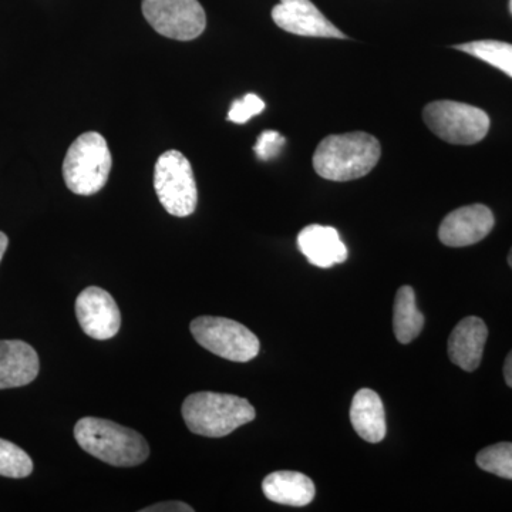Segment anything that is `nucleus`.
I'll use <instances>...</instances> for the list:
<instances>
[{
  "instance_id": "1",
  "label": "nucleus",
  "mask_w": 512,
  "mask_h": 512,
  "mask_svg": "<svg viewBox=\"0 0 512 512\" xmlns=\"http://www.w3.org/2000/svg\"><path fill=\"white\" fill-rule=\"evenodd\" d=\"M74 439L90 456L114 467H136L150 456L140 433L114 421L84 417L74 427Z\"/></svg>"
},
{
  "instance_id": "2",
  "label": "nucleus",
  "mask_w": 512,
  "mask_h": 512,
  "mask_svg": "<svg viewBox=\"0 0 512 512\" xmlns=\"http://www.w3.org/2000/svg\"><path fill=\"white\" fill-rule=\"evenodd\" d=\"M379 140L367 133L329 136L316 148L313 167L329 181H352L365 177L379 163Z\"/></svg>"
},
{
  "instance_id": "3",
  "label": "nucleus",
  "mask_w": 512,
  "mask_h": 512,
  "mask_svg": "<svg viewBox=\"0 0 512 512\" xmlns=\"http://www.w3.org/2000/svg\"><path fill=\"white\" fill-rule=\"evenodd\" d=\"M183 417L198 436L220 439L255 420L254 406L247 399L214 392H198L184 400Z\"/></svg>"
},
{
  "instance_id": "4",
  "label": "nucleus",
  "mask_w": 512,
  "mask_h": 512,
  "mask_svg": "<svg viewBox=\"0 0 512 512\" xmlns=\"http://www.w3.org/2000/svg\"><path fill=\"white\" fill-rule=\"evenodd\" d=\"M113 167L106 138L89 131L73 141L63 163V178L67 188L77 195L97 194L109 180Z\"/></svg>"
},
{
  "instance_id": "5",
  "label": "nucleus",
  "mask_w": 512,
  "mask_h": 512,
  "mask_svg": "<svg viewBox=\"0 0 512 512\" xmlns=\"http://www.w3.org/2000/svg\"><path fill=\"white\" fill-rule=\"evenodd\" d=\"M423 119L441 140L461 146L480 143L487 136L491 124L484 110L450 100L427 104Z\"/></svg>"
},
{
  "instance_id": "6",
  "label": "nucleus",
  "mask_w": 512,
  "mask_h": 512,
  "mask_svg": "<svg viewBox=\"0 0 512 512\" xmlns=\"http://www.w3.org/2000/svg\"><path fill=\"white\" fill-rule=\"evenodd\" d=\"M154 188L168 214L180 218L194 214L198 202L197 183L190 161L180 151L168 150L158 157Z\"/></svg>"
},
{
  "instance_id": "7",
  "label": "nucleus",
  "mask_w": 512,
  "mask_h": 512,
  "mask_svg": "<svg viewBox=\"0 0 512 512\" xmlns=\"http://www.w3.org/2000/svg\"><path fill=\"white\" fill-rule=\"evenodd\" d=\"M190 329L202 348L231 362H249L261 350V343L254 333L232 319L201 316L192 320Z\"/></svg>"
},
{
  "instance_id": "8",
  "label": "nucleus",
  "mask_w": 512,
  "mask_h": 512,
  "mask_svg": "<svg viewBox=\"0 0 512 512\" xmlns=\"http://www.w3.org/2000/svg\"><path fill=\"white\" fill-rule=\"evenodd\" d=\"M143 15L161 36L180 42L197 39L207 28L198 0H143Z\"/></svg>"
},
{
  "instance_id": "9",
  "label": "nucleus",
  "mask_w": 512,
  "mask_h": 512,
  "mask_svg": "<svg viewBox=\"0 0 512 512\" xmlns=\"http://www.w3.org/2000/svg\"><path fill=\"white\" fill-rule=\"evenodd\" d=\"M76 316L83 332L90 338L107 340L119 333V306L109 292L97 286H90L77 296Z\"/></svg>"
},
{
  "instance_id": "10",
  "label": "nucleus",
  "mask_w": 512,
  "mask_h": 512,
  "mask_svg": "<svg viewBox=\"0 0 512 512\" xmlns=\"http://www.w3.org/2000/svg\"><path fill=\"white\" fill-rule=\"evenodd\" d=\"M495 224L494 214L483 204L458 208L444 218L439 229V238L451 248L470 247L483 241Z\"/></svg>"
},
{
  "instance_id": "11",
  "label": "nucleus",
  "mask_w": 512,
  "mask_h": 512,
  "mask_svg": "<svg viewBox=\"0 0 512 512\" xmlns=\"http://www.w3.org/2000/svg\"><path fill=\"white\" fill-rule=\"evenodd\" d=\"M272 19L278 28L292 35L346 39V35L326 19L311 0H281L272 9Z\"/></svg>"
},
{
  "instance_id": "12",
  "label": "nucleus",
  "mask_w": 512,
  "mask_h": 512,
  "mask_svg": "<svg viewBox=\"0 0 512 512\" xmlns=\"http://www.w3.org/2000/svg\"><path fill=\"white\" fill-rule=\"evenodd\" d=\"M37 352L23 340H0V390L32 383L39 375Z\"/></svg>"
},
{
  "instance_id": "13",
  "label": "nucleus",
  "mask_w": 512,
  "mask_h": 512,
  "mask_svg": "<svg viewBox=\"0 0 512 512\" xmlns=\"http://www.w3.org/2000/svg\"><path fill=\"white\" fill-rule=\"evenodd\" d=\"M487 338L488 329L483 319L477 316L464 318L448 339V356L451 362L466 372H474L483 359Z\"/></svg>"
},
{
  "instance_id": "14",
  "label": "nucleus",
  "mask_w": 512,
  "mask_h": 512,
  "mask_svg": "<svg viewBox=\"0 0 512 512\" xmlns=\"http://www.w3.org/2000/svg\"><path fill=\"white\" fill-rule=\"evenodd\" d=\"M298 247L312 265L318 268H332L348 259V248L332 227L309 225L298 235Z\"/></svg>"
},
{
  "instance_id": "15",
  "label": "nucleus",
  "mask_w": 512,
  "mask_h": 512,
  "mask_svg": "<svg viewBox=\"0 0 512 512\" xmlns=\"http://www.w3.org/2000/svg\"><path fill=\"white\" fill-rule=\"evenodd\" d=\"M353 429L367 443H380L386 436V413L379 394L370 389L359 390L350 406Z\"/></svg>"
},
{
  "instance_id": "16",
  "label": "nucleus",
  "mask_w": 512,
  "mask_h": 512,
  "mask_svg": "<svg viewBox=\"0 0 512 512\" xmlns=\"http://www.w3.org/2000/svg\"><path fill=\"white\" fill-rule=\"evenodd\" d=\"M265 497L272 503L305 507L315 498V484L298 471H275L262 483Z\"/></svg>"
},
{
  "instance_id": "17",
  "label": "nucleus",
  "mask_w": 512,
  "mask_h": 512,
  "mask_svg": "<svg viewBox=\"0 0 512 512\" xmlns=\"http://www.w3.org/2000/svg\"><path fill=\"white\" fill-rule=\"evenodd\" d=\"M424 326L423 313L417 309L416 293L412 286H402L396 293L393 308V329L403 345L413 342Z\"/></svg>"
},
{
  "instance_id": "18",
  "label": "nucleus",
  "mask_w": 512,
  "mask_h": 512,
  "mask_svg": "<svg viewBox=\"0 0 512 512\" xmlns=\"http://www.w3.org/2000/svg\"><path fill=\"white\" fill-rule=\"evenodd\" d=\"M460 52L477 57L512 77V45L497 40H477L456 46Z\"/></svg>"
},
{
  "instance_id": "19",
  "label": "nucleus",
  "mask_w": 512,
  "mask_h": 512,
  "mask_svg": "<svg viewBox=\"0 0 512 512\" xmlns=\"http://www.w3.org/2000/svg\"><path fill=\"white\" fill-rule=\"evenodd\" d=\"M33 461L25 450L8 440L0 439V476L9 478L29 477Z\"/></svg>"
},
{
  "instance_id": "20",
  "label": "nucleus",
  "mask_w": 512,
  "mask_h": 512,
  "mask_svg": "<svg viewBox=\"0 0 512 512\" xmlns=\"http://www.w3.org/2000/svg\"><path fill=\"white\" fill-rule=\"evenodd\" d=\"M477 466L487 473L512 480V443H498L481 450Z\"/></svg>"
},
{
  "instance_id": "21",
  "label": "nucleus",
  "mask_w": 512,
  "mask_h": 512,
  "mask_svg": "<svg viewBox=\"0 0 512 512\" xmlns=\"http://www.w3.org/2000/svg\"><path fill=\"white\" fill-rule=\"evenodd\" d=\"M265 110V103L261 97L249 93L244 99L235 100L228 113V120L235 124H244L252 117L258 116Z\"/></svg>"
},
{
  "instance_id": "22",
  "label": "nucleus",
  "mask_w": 512,
  "mask_h": 512,
  "mask_svg": "<svg viewBox=\"0 0 512 512\" xmlns=\"http://www.w3.org/2000/svg\"><path fill=\"white\" fill-rule=\"evenodd\" d=\"M284 146L285 137H282L278 131L266 130L258 137L254 150L259 160L269 161L278 156Z\"/></svg>"
},
{
  "instance_id": "23",
  "label": "nucleus",
  "mask_w": 512,
  "mask_h": 512,
  "mask_svg": "<svg viewBox=\"0 0 512 512\" xmlns=\"http://www.w3.org/2000/svg\"><path fill=\"white\" fill-rule=\"evenodd\" d=\"M141 512H194L190 505L181 503V501H167V503H158L143 508Z\"/></svg>"
},
{
  "instance_id": "24",
  "label": "nucleus",
  "mask_w": 512,
  "mask_h": 512,
  "mask_svg": "<svg viewBox=\"0 0 512 512\" xmlns=\"http://www.w3.org/2000/svg\"><path fill=\"white\" fill-rule=\"evenodd\" d=\"M504 379L505 383L512 387V350L508 353L507 359H505Z\"/></svg>"
},
{
  "instance_id": "25",
  "label": "nucleus",
  "mask_w": 512,
  "mask_h": 512,
  "mask_svg": "<svg viewBox=\"0 0 512 512\" xmlns=\"http://www.w3.org/2000/svg\"><path fill=\"white\" fill-rule=\"evenodd\" d=\"M9 238L8 235L0 232V262H2L3 255H5L6 249H8Z\"/></svg>"
},
{
  "instance_id": "26",
  "label": "nucleus",
  "mask_w": 512,
  "mask_h": 512,
  "mask_svg": "<svg viewBox=\"0 0 512 512\" xmlns=\"http://www.w3.org/2000/svg\"><path fill=\"white\" fill-rule=\"evenodd\" d=\"M508 265H510L511 269H512V248H511L510 254H508Z\"/></svg>"
},
{
  "instance_id": "27",
  "label": "nucleus",
  "mask_w": 512,
  "mask_h": 512,
  "mask_svg": "<svg viewBox=\"0 0 512 512\" xmlns=\"http://www.w3.org/2000/svg\"><path fill=\"white\" fill-rule=\"evenodd\" d=\"M510 10H511V13H512V0H510Z\"/></svg>"
}]
</instances>
